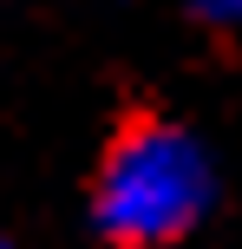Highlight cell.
Wrapping results in <instances>:
<instances>
[{"instance_id": "obj_1", "label": "cell", "mask_w": 242, "mask_h": 249, "mask_svg": "<svg viewBox=\"0 0 242 249\" xmlns=\"http://www.w3.org/2000/svg\"><path fill=\"white\" fill-rule=\"evenodd\" d=\"M210 190H216V177H210L203 144L164 118H138L112 138L98 164L92 223L118 249H157V243H177L210 210Z\"/></svg>"}, {"instance_id": "obj_2", "label": "cell", "mask_w": 242, "mask_h": 249, "mask_svg": "<svg viewBox=\"0 0 242 249\" xmlns=\"http://www.w3.org/2000/svg\"><path fill=\"white\" fill-rule=\"evenodd\" d=\"M210 26H242V0H190Z\"/></svg>"}]
</instances>
